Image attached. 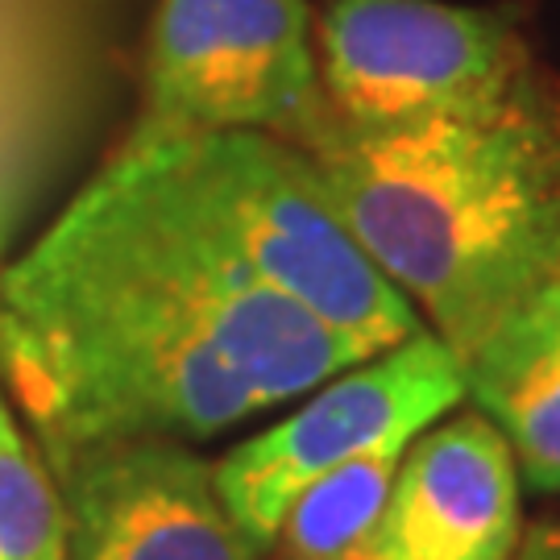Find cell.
<instances>
[{"mask_svg":"<svg viewBox=\"0 0 560 560\" xmlns=\"http://www.w3.org/2000/svg\"><path fill=\"white\" fill-rule=\"evenodd\" d=\"M67 560H266L241 532L217 465L183 441L96 444L50 465Z\"/></svg>","mask_w":560,"mask_h":560,"instance_id":"obj_7","label":"cell"},{"mask_svg":"<svg viewBox=\"0 0 560 560\" xmlns=\"http://www.w3.org/2000/svg\"><path fill=\"white\" fill-rule=\"evenodd\" d=\"M0 560H67L59 481L0 402Z\"/></svg>","mask_w":560,"mask_h":560,"instance_id":"obj_11","label":"cell"},{"mask_svg":"<svg viewBox=\"0 0 560 560\" xmlns=\"http://www.w3.org/2000/svg\"><path fill=\"white\" fill-rule=\"evenodd\" d=\"M465 370V395L499 428L520 478L560 490V279L544 282L481 340Z\"/></svg>","mask_w":560,"mask_h":560,"instance_id":"obj_9","label":"cell"},{"mask_svg":"<svg viewBox=\"0 0 560 560\" xmlns=\"http://www.w3.org/2000/svg\"><path fill=\"white\" fill-rule=\"evenodd\" d=\"M324 120L307 0H159L133 133L254 129L300 145Z\"/></svg>","mask_w":560,"mask_h":560,"instance_id":"obj_5","label":"cell"},{"mask_svg":"<svg viewBox=\"0 0 560 560\" xmlns=\"http://www.w3.org/2000/svg\"><path fill=\"white\" fill-rule=\"evenodd\" d=\"M117 154L254 279L358 340L365 353L423 328L399 287L365 258L291 141L254 129H129Z\"/></svg>","mask_w":560,"mask_h":560,"instance_id":"obj_3","label":"cell"},{"mask_svg":"<svg viewBox=\"0 0 560 560\" xmlns=\"http://www.w3.org/2000/svg\"><path fill=\"white\" fill-rule=\"evenodd\" d=\"M365 258L465 361L560 279V113L536 88L490 117L324 120L295 145Z\"/></svg>","mask_w":560,"mask_h":560,"instance_id":"obj_2","label":"cell"},{"mask_svg":"<svg viewBox=\"0 0 560 560\" xmlns=\"http://www.w3.org/2000/svg\"><path fill=\"white\" fill-rule=\"evenodd\" d=\"M520 469L481 411L423 428L353 560H511L520 544Z\"/></svg>","mask_w":560,"mask_h":560,"instance_id":"obj_8","label":"cell"},{"mask_svg":"<svg viewBox=\"0 0 560 560\" xmlns=\"http://www.w3.org/2000/svg\"><path fill=\"white\" fill-rule=\"evenodd\" d=\"M465 399V370L432 328L358 361L295 416L237 444L217 465L229 515L261 552L270 548L300 490L361 453L390 441H416Z\"/></svg>","mask_w":560,"mask_h":560,"instance_id":"obj_6","label":"cell"},{"mask_svg":"<svg viewBox=\"0 0 560 560\" xmlns=\"http://www.w3.org/2000/svg\"><path fill=\"white\" fill-rule=\"evenodd\" d=\"M21 9V0H0V38L13 34V13Z\"/></svg>","mask_w":560,"mask_h":560,"instance_id":"obj_13","label":"cell"},{"mask_svg":"<svg viewBox=\"0 0 560 560\" xmlns=\"http://www.w3.org/2000/svg\"><path fill=\"white\" fill-rule=\"evenodd\" d=\"M374 358L113 154L0 275V374L42 457L200 444Z\"/></svg>","mask_w":560,"mask_h":560,"instance_id":"obj_1","label":"cell"},{"mask_svg":"<svg viewBox=\"0 0 560 560\" xmlns=\"http://www.w3.org/2000/svg\"><path fill=\"white\" fill-rule=\"evenodd\" d=\"M328 113L353 129L490 117L536 92L515 21L441 0H320Z\"/></svg>","mask_w":560,"mask_h":560,"instance_id":"obj_4","label":"cell"},{"mask_svg":"<svg viewBox=\"0 0 560 560\" xmlns=\"http://www.w3.org/2000/svg\"><path fill=\"white\" fill-rule=\"evenodd\" d=\"M411 441L378 444L316 478L287 506L266 560H353L374 532Z\"/></svg>","mask_w":560,"mask_h":560,"instance_id":"obj_10","label":"cell"},{"mask_svg":"<svg viewBox=\"0 0 560 560\" xmlns=\"http://www.w3.org/2000/svg\"><path fill=\"white\" fill-rule=\"evenodd\" d=\"M511 560H560V523H536L523 532Z\"/></svg>","mask_w":560,"mask_h":560,"instance_id":"obj_12","label":"cell"}]
</instances>
